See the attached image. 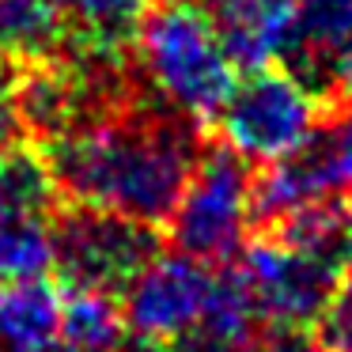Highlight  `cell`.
<instances>
[{
	"label": "cell",
	"mask_w": 352,
	"mask_h": 352,
	"mask_svg": "<svg viewBox=\"0 0 352 352\" xmlns=\"http://www.w3.org/2000/svg\"><path fill=\"white\" fill-rule=\"evenodd\" d=\"M193 122L167 110H102L50 140L46 167L57 193L84 208H102L167 223L197 163Z\"/></svg>",
	"instance_id": "1"
},
{
	"label": "cell",
	"mask_w": 352,
	"mask_h": 352,
	"mask_svg": "<svg viewBox=\"0 0 352 352\" xmlns=\"http://www.w3.org/2000/svg\"><path fill=\"white\" fill-rule=\"evenodd\" d=\"M133 54L144 87L160 99V110L186 122H208L220 114L235 87V57L220 38L205 4L167 0L148 8L133 34Z\"/></svg>",
	"instance_id": "2"
},
{
	"label": "cell",
	"mask_w": 352,
	"mask_h": 352,
	"mask_svg": "<svg viewBox=\"0 0 352 352\" xmlns=\"http://www.w3.org/2000/svg\"><path fill=\"white\" fill-rule=\"evenodd\" d=\"M223 148L246 163H280L311 140L322 122V102L314 84L299 69H250L235 80L228 102L216 114Z\"/></svg>",
	"instance_id": "3"
},
{
	"label": "cell",
	"mask_w": 352,
	"mask_h": 352,
	"mask_svg": "<svg viewBox=\"0 0 352 352\" xmlns=\"http://www.w3.org/2000/svg\"><path fill=\"white\" fill-rule=\"evenodd\" d=\"M258 220V178L231 148L205 152L193 163L175 212L167 216L175 250L216 265L235 258Z\"/></svg>",
	"instance_id": "4"
},
{
	"label": "cell",
	"mask_w": 352,
	"mask_h": 352,
	"mask_svg": "<svg viewBox=\"0 0 352 352\" xmlns=\"http://www.w3.org/2000/svg\"><path fill=\"white\" fill-rule=\"evenodd\" d=\"M160 254L148 223L76 205L54 220V269L72 292H122Z\"/></svg>",
	"instance_id": "5"
},
{
	"label": "cell",
	"mask_w": 352,
	"mask_h": 352,
	"mask_svg": "<svg viewBox=\"0 0 352 352\" xmlns=\"http://www.w3.org/2000/svg\"><path fill=\"white\" fill-rule=\"evenodd\" d=\"M352 197V102L322 118L299 152L269 163L258 182V220L280 223L311 205H341Z\"/></svg>",
	"instance_id": "6"
},
{
	"label": "cell",
	"mask_w": 352,
	"mask_h": 352,
	"mask_svg": "<svg viewBox=\"0 0 352 352\" xmlns=\"http://www.w3.org/2000/svg\"><path fill=\"white\" fill-rule=\"evenodd\" d=\"M239 276H243L261 322H269V326H307L322 314L337 276H341V265L276 231L269 239L243 246Z\"/></svg>",
	"instance_id": "7"
},
{
	"label": "cell",
	"mask_w": 352,
	"mask_h": 352,
	"mask_svg": "<svg viewBox=\"0 0 352 352\" xmlns=\"http://www.w3.org/2000/svg\"><path fill=\"white\" fill-rule=\"evenodd\" d=\"M54 178L31 152H0V284L38 280L54 269Z\"/></svg>",
	"instance_id": "8"
},
{
	"label": "cell",
	"mask_w": 352,
	"mask_h": 352,
	"mask_svg": "<svg viewBox=\"0 0 352 352\" xmlns=\"http://www.w3.org/2000/svg\"><path fill=\"white\" fill-rule=\"evenodd\" d=\"M216 273L190 254H155L122 288V326L148 352L190 333L205 318Z\"/></svg>",
	"instance_id": "9"
},
{
	"label": "cell",
	"mask_w": 352,
	"mask_h": 352,
	"mask_svg": "<svg viewBox=\"0 0 352 352\" xmlns=\"http://www.w3.org/2000/svg\"><path fill=\"white\" fill-rule=\"evenodd\" d=\"M205 8L243 69H269L299 57L296 0H205Z\"/></svg>",
	"instance_id": "10"
},
{
	"label": "cell",
	"mask_w": 352,
	"mask_h": 352,
	"mask_svg": "<svg viewBox=\"0 0 352 352\" xmlns=\"http://www.w3.org/2000/svg\"><path fill=\"white\" fill-rule=\"evenodd\" d=\"M0 352H61V296L54 284H0Z\"/></svg>",
	"instance_id": "11"
},
{
	"label": "cell",
	"mask_w": 352,
	"mask_h": 352,
	"mask_svg": "<svg viewBox=\"0 0 352 352\" xmlns=\"http://www.w3.org/2000/svg\"><path fill=\"white\" fill-rule=\"evenodd\" d=\"M61 8L80 42V57L118 65L122 46L133 42L148 16V0H61Z\"/></svg>",
	"instance_id": "12"
},
{
	"label": "cell",
	"mask_w": 352,
	"mask_h": 352,
	"mask_svg": "<svg viewBox=\"0 0 352 352\" xmlns=\"http://www.w3.org/2000/svg\"><path fill=\"white\" fill-rule=\"evenodd\" d=\"M69 34L61 0H0V50L19 61H50Z\"/></svg>",
	"instance_id": "13"
},
{
	"label": "cell",
	"mask_w": 352,
	"mask_h": 352,
	"mask_svg": "<svg viewBox=\"0 0 352 352\" xmlns=\"http://www.w3.org/2000/svg\"><path fill=\"white\" fill-rule=\"evenodd\" d=\"M122 311L102 292H69L61 299V352H118Z\"/></svg>",
	"instance_id": "14"
},
{
	"label": "cell",
	"mask_w": 352,
	"mask_h": 352,
	"mask_svg": "<svg viewBox=\"0 0 352 352\" xmlns=\"http://www.w3.org/2000/svg\"><path fill=\"white\" fill-rule=\"evenodd\" d=\"M299 61H333L352 46V0H296Z\"/></svg>",
	"instance_id": "15"
},
{
	"label": "cell",
	"mask_w": 352,
	"mask_h": 352,
	"mask_svg": "<svg viewBox=\"0 0 352 352\" xmlns=\"http://www.w3.org/2000/svg\"><path fill=\"white\" fill-rule=\"evenodd\" d=\"M314 337L322 352H352V273L337 276L326 307L314 318Z\"/></svg>",
	"instance_id": "16"
},
{
	"label": "cell",
	"mask_w": 352,
	"mask_h": 352,
	"mask_svg": "<svg viewBox=\"0 0 352 352\" xmlns=\"http://www.w3.org/2000/svg\"><path fill=\"white\" fill-rule=\"evenodd\" d=\"M254 344H258V337L228 333V329H216V326H205V322H201L197 329L175 337L170 344H163V349H155V352H254Z\"/></svg>",
	"instance_id": "17"
},
{
	"label": "cell",
	"mask_w": 352,
	"mask_h": 352,
	"mask_svg": "<svg viewBox=\"0 0 352 352\" xmlns=\"http://www.w3.org/2000/svg\"><path fill=\"white\" fill-rule=\"evenodd\" d=\"M254 352H322V344L314 333H307V326H269Z\"/></svg>",
	"instance_id": "18"
},
{
	"label": "cell",
	"mask_w": 352,
	"mask_h": 352,
	"mask_svg": "<svg viewBox=\"0 0 352 352\" xmlns=\"http://www.w3.org/2000/svg\"><path fill=\"white\" fill-rule=\"evenodd\" d=\"M19 125V110H16V76L0 69V152H8Z\"/></svg>",
	"instance_id": "19"
},
{
	"label": "cell",
	"mask_w": 352,
	"mask_h": 352,
	"mask_svg": "<svg viewBox=\"0 0 352 352\" xmlns=\"http://www.w3.org/2000/svg\"><path fill=\"white\" fill-rule=\"evenodd\" d=\"M329 80H333V87L344 95V102H352V46L341 50V54L329 61Z\"/></svg>",
	"instance_id": "20"
}]
</instances>
